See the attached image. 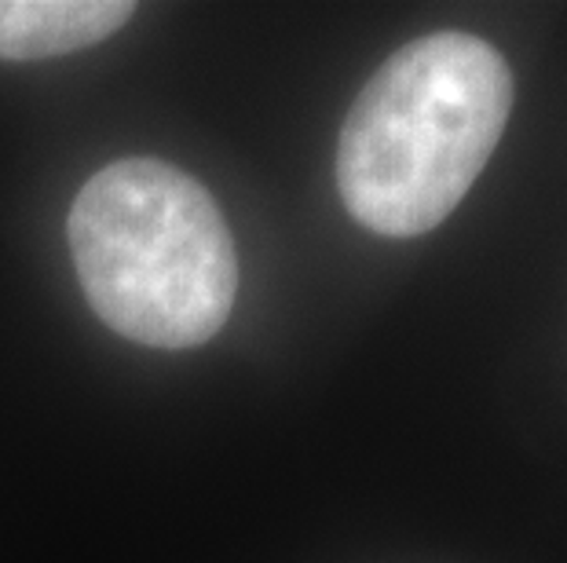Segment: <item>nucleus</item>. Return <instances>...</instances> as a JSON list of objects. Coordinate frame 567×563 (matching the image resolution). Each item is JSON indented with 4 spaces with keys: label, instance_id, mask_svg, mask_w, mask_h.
<instances>
[{
    "label": "nucleus",
    "instance_id": "1",
    "mask_svg": "<svg viewBox=\"0 0 567 563\" xmlns=\"http://www.w3.org/2000/svg\"><path fill=\"white\" fill-rule=\"evenodd\" d=\"M513 74L498 48L432 33L384 59L337 143L344 209L384 238H414L462 206L502 143Z\"/></svg>",
    "mask_w": 567,
    "mask_h": 563
},
{
    "label": "nucleus",
    "instance_id": "2",
    "mask_svg": "<svg viewBox=\"0 0 567 563\" xmlns=\"http://www.w3.org/2000/svg\"><path fill=\"white\" fill-rule=\"evenodd\" d=\"M66 234L84 296L128 341L195 347L231 315V231L209 190L173 165H106L74 198Z\"/></svg>",
    "mask_w": 567,
    "mask_h": 563
},
{
    "label": "nucleus",
    "instance_id": "3",
    "mask_svg": "<svg viewBox=\"0 0 567 563\" xmlns=\"http://www.w3.org/2000/svg\"><path fill=\"white\" fill-rule=\"evenodd\" d=\"M136 15V4L117 0H0V59L70 55L92 48L122 30Z\"/></svg>",
    "mask_w": 567,
    "mask_h": 563
}]
</instances>
